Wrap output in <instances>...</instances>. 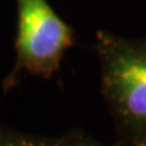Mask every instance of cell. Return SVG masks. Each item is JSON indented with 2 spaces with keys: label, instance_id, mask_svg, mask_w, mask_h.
<instances>
[{
  "label": "cell",
  "instance_id": "3957f363",
  "mask_svg": "<svg viewBox=\"0 0 146 146\" xmlns=\"http://www.w3.org/2000/svg\"><path fill=\"white\" fill-rule=\"evenodd\" d=\"M0 146H61L60 137H42L0 125Z\"/></svg>",
  "mask_w": 146,
  "mask_h": 146
},
{
  "label": "cell",
  "instance_id": "6da1fadb",
  "mask_svg": "<svg viewBox=\"0 0 146 146\" xmlns=\"http://www.w3.org/2000/svg\"><path fill=\"white\" fill-rule=\"evenodd\" d=\"M100 91L122 146H146V36L96 31Z\"/></svg>",
  "mask_w": 146,
  "mask_h": 146
},
{
  "label": "cell",
  "instance_id": "277c9868",
  "mask_svg": "<svg viewBox=\"0 0 146 146\" xmlns=\"http://www.w3.org/2000/svg\"><path fill=\"white\" fill-rule=\"evenodd\" d=\"M60 145L61 146H107L96 141L95 138L88 135L87 133H84L80 129H72L66 131L64 135L60 137ZM110 146H122L120 143L115 141L114 145Z\"/></svg>",
  "mask_w": 146,
  "mask_h": 146
},
{
  "label": "cell",
  "instance_id": "7a4b0ae2",
  "mask_svg": "<svg viewBox=\"0 0 146 146\" xmlns=\"http://www.w3.org/2000/svg\"><path fill=\"white\" fill-rule=\"evenodd\" d=\"M18 31L16 64L5 81L10 88L22 70L43 78L58 70L62 56L73 45V30L53 10L47 0H15Z\"/></svg>",
  "mask_w": 146,
  "mask_h": 146
}]
</instances>
